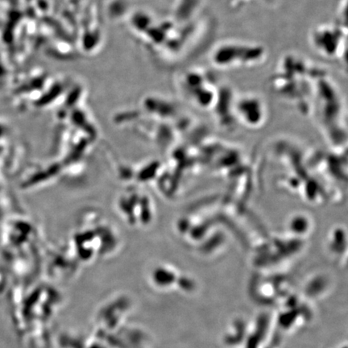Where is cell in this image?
I'll use <instances>...</instances> for the list:
<instances>
[{
	"mask_svg": "<svg viewBox=\"0 0 348 348\" xmlns=\"http://www.w3.org/2000/svg\"><path fill=\"white\" fill-rule=\"evenodd\" d=\"M266 57V47L259 44L225 41L213 49L210 60L218 69H246L257 66Z\"/></svg>",
	"mask_w": 348,
	"mask_h": 348,
	"instance_id": "1",
	"label": "cell"
},
{
	"mask_svg": "<svg viewBox=\"0 0 348 348\" xmlns=\"http://www.w3.org/2000/svg\"><path fill=\"white\" fill-rule=\"evenodd\" d=\"M310 41L312 46L323 57H338L346 45V32L337 25H321L312 31Z\"/></svg>",
	"mask_w": 348,
	"mask_h": 348,
	"instance_id": "2",
	"label": "cell"
}]
</instances>
